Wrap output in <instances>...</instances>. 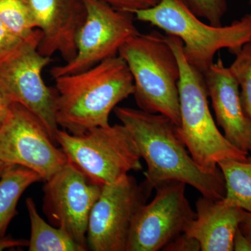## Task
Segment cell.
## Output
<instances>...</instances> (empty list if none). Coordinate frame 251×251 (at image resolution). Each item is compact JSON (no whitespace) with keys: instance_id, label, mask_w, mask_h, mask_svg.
Segmentation results:
<instances>
[{"instance_id":"cell-1","label":"cell","mask_w":251,"mask_h":251,"mask_svg":"<svg viewBox=\"0 0 251 251\" xmlns=\"http://www.w3.org/2000/svg\"><path fill=\"white\" fill-rule=\"evenodd\" d=\"M114 112L146 162L143 184L149 191L165 181H178L196 188L204 197L224 199L226 184L221 170L210 173L198 166L171 119L128 107H116Z\"/></svg>"},{"instance_id":"cell-2","label":"cell","mask_w":251,"mask_h":251,"mask_svg":"<svg viewBox=\"0 0 251 251\" xmlns=\"http://www.w3.org/2000/svg\"><path fill=\"white\" fill-rule=\"evenodd\" d=\"M54 80L56 121L73 135L110 125L109 115L117 104L134 93L133 77L119 54Z\"/></svg>"},{"instance_id":"cell-3","label":"cell","mask_w":251,"mask_h":251,"mask_svg":"<svg viewBox=\"0 0 251 251\" xmlns=\"http://www.w3.org/2000/svg\"><path fill=\"white\" fill-rule=\"evenodd\" d=\"M166 40L179 62L180 125L178 133L198 166L206 172L219 171L226 159L244 160L249 153L232 145L218 128L208 101L204 75L185 58L183 43L175 36Z\"/></svg>"},{"instance_id":"cell-4","label":"cell","mask_w":251,"mask_h":251,"mask_svg":"<svg viewBox=\"0 0 251 251\" xmlns=\"http://www.w3.org/2000/svg\"><path fill=\"white\" fill-rule=\"evenodd\" d=\"M133 15L138 21L150 23L166 35L179 38L185 58L202 74L214 63L220 50L227 49L235 54L251 41V14L229 25L215 26L201 21L186 0H160L152 7Z\"/></svg>"},{"instance_id":"cell-5","label":"cell","mask_w":251,"mask_h":251,"mask_svg":"<svg viewBox=\"0 0 251 251\" xmlns=\"http://www.w3.org/2000/svg\"><path fill=\"white\" fill-rule=\"evenodd\" d=\"M134 82L135 102L140 110L161 114L180 125V67L166 36L153 30L137 34L119 51Z\"/></svg>"},{"instance_id":"cell-6","label":"cell","mask_w":251,"mask_h":251,"mask_svg":"<svg viewBox=\"0 0 251 251\" xmlns=\"http://www.w3.org/2000/svg\"><path fill=\"white\" fill-rule=\"evenodd\" d=\"M55 140L68 162L93 184H112L143 170L136 145L123 125L95 127L81 135L58 129Z\"/></svg>"},{"instance_id":"cell-7","label":"cell","mask_w":251,"mask_h":251,"mask_svg":"<svg viewBox=\"0 0 251 251\" xmlns=\"http://www.w3.org/2000/svg\"><path fill=\"white\" fill-rule=\"evenodd\" d=\"M42 32L32 34L0 54V94L11 103L21 104L42 122L56 143V91L46 85L44 69L52 62L39 52Z\"/></svg>"},{"instance_id":"cell-8","label":"cell","mask_w":251,"mask_h":251,"mask_svg":"<svg viewBox=\"0 0 251 251\" xmlns=\"http://www.w3.org/2000/svg\"><path fill=\"white\" fill-rule=\"evenodd\" d=\"M85 19L77 33L76 55L51 69L53 78L87 70L118 55L122 46L139 34L134 15L120 11L101 0H82Z\"/></svg>"},{"instance_id":"cell-9","label":"cell","mask_w":251,"mask_h":251,"mask_svg":"<svg viewBox=\"0 0 251 251\" xmlns=\"http://www.w3.org/2000/svg\"><path fill=\"white\" fill-rule=\"evenodd\" d=\"M0 160L35 172L43 181L68 163L65 153L55 146L41 120L17 103H11L0 126Z\"/></svg>"},{"instance_id":"cell-10","label":"cell","mask_w":251,"mask_h":251,"mask_svg":"<svg viewBox=\"0 0 251 251\" xmlns=\"http://www.w3.org/2000/svg\"><path fill=\"white\" fill-rule=\"evenodd\" d=\"M151 191L130 175L102 186L89 219L88 250L126 251L137 212L146 204Z\"/></svg>"},{"instance_id":"cell-11","label":"cell","mask_w":251,"mask_h":251,"mask_svg":"<svg viewBox=\"0 0 251 251\" xmlns=\"http://www.w3.org/2000/svg\"><path fill=\"white\" fill-rule=\"evenodd\" d=\"M186 184L168 181L158 185L152 201L137 212L126 251H158L180 234L196 218L186 196Z\"/></svg>"},{"instance_id":"cell-12","label":"cell","mask_w":251,"mask_h":251,"mask_svg":"<svg viewBox=\"0 0 251 251\" xmlns=\"http://www.w3.org/2000/svg\"><path fill=\"white\" fill-rule=\"evenodd\" d=\"M44 182L43 211L49 222L88 251L89 219L102 186L90 182L69 162Z\"/></svg>"},{"instance_id":"cell-13","label":"cell","mask_w":251,"mask_h":251,"mask_svg":"<svg viewBox=\"0 0 251 251\" xmlns=\"http://www.w3.org/2000/svg\"><path fill=\"white\" fill-rule=\"evenodd\" d=\"M36 29L42 32L39 50L51 57L59 53L65 63L76 55V37L85 19L82 0H28Z\"/></svg>"},{"instance_id":"cell-14","label":"cell","mask_w":251,"mask_h":251,"mask_svg":"<svg viewBox=\"0 0 251 251\" xmlns=\"http://www.w3.org/2000/svg\"><path fill=\"white\" fill-rule=\"evenodd\" d=\"M203 75L216 124L224 130L225 137L236 148L250 152L251 122L243 108L237 81L221 57Z\"/></svg>"},{"instance_id":"cell-15","label":"cell","mask_w":251,"mask_h":251,"mask_svg":"<svg viewBox=\"0 0 251 251\" xmlns=\"http://www.w3.org/2000/svg\"><path fill=\"white\" fill-rule=\"evenodd\" d=\"M196 218L184 233L199 242L202 251H232L233 240L244 210L229 205L224 199L202 196L196 204Z\"/></svg>"},{"instance_id":"cell-16","label":"cell","mask_w":251,"mask_h":251,"mask_svg":"<svg viewBox=\"0 0 251 251\" xmlns=\"http://www.w3.org/2000/svg\"><path fill=\"white\" fill-rule=\"evenodd\" d=\"M43 181L40 175L27 168L10 166L0 178V236L6 235L10 223L17 215L20 198L34 183Z\"/></svg>"},{"instance_id":"cell-17","label":"cell","mask_w":251,"mask_h":251,"mask_svg":"<svg viewBox=\"0 0 251 251\" xmlns=\"http://www.w3.org/2000/svg\"><path fill=\"white\" fill-rule=\"evenodd\" d=\"M31 234L28 244L29 251H85L67 232L48 224L38 212L31 198L26 200Z\"/></svg>"},{"instance_id":"cell-18","label":"cell","mask_w":251,"mask_h":251,"mask_svg":"<svg viewBox=\"0 0 251 251\" xmlns=\"http://www.w3.org/2000/svg\"><path fill=\"white\" fill-rule=\"evenodd\" d=\"M218 166L226 184L225 202L251 214V156L244 160H223Z\"/></svg>"},{"instance_id":"cell-19","label":"cell","mask_w":251,"mask_h":251,"mask_svg":"<svg viewBox=\"0 0 251 251\" xmlns=\"http://www.w3.org/2000/svg\"><path fill=\"white\" fill-rule=\"evenodd\" d=\"M0 20L21 39L28 37L36 29L28 0H0Z\"/></svg>"},{"instance_id":"cell-20","label":"cell","mask_w":251,"mask_h":251,"mask_svg":"<svg viewBox=\"0 0 251 251\" xmlns=\"http://www.w3.org/2000/svg\"><path fill=\"white\" fill-rule=\"evenodd\" d=\"M234 55L236 58L229 69L241 88L243 108L251 122V41L244 44Z\"/></svg>"},{"instance_id":"cell-21","label":"cell","mask_w":251,"mask_h":251,"mask_svg":"<svg viewBox=\"0 0 251 251\" xmlns=\"http://www.w3.org/2000/svg\"><path fill=\"white\" fill-rule=\"evenodd\" d=\"M188 7L198 18L209 24L222 25V19L227 9V0H186Z\"/></svg>"},{"instance_id":"cell-22","label":"cell","mask_w":251,"mask_h":251,"mask_svg":"<svg viewBox=\"0 0 251 251\" xmlns=\"http://www.w3.org/2000/svg\"><path fill=\"white\" fill-rule=\"evenodd\" d=\"M115 9L134 14L135 11L152 7L158 0H101Z\"/></svg>"},{"instance_id":"cell-23","label":"cell","mask_w":251,"mask_h":251,"mask_svg":"<svg viewBox=\"0 0 251 251\" xmlns=\"http://www.w3.org/2000/svg\"><path fill=\"white\" fill-rule=\"evenodd\" d=\"M163 251H201L199 242L186 233L180 234L167 244Z\"/></svg>"},{"instance_id":"cell-24","label":"cell","mask_w":251,"mask_h":251,"mask_svg":"<svg viewBox=\"0 0 251 251\" xmlns=\"http://www.w3.org/2000/svg\"><path fill=\"white\" fill-rule=\"evenodd\" d=\"M22 39L13 34L0 20V54L17 44Z\"/></svg>"},{"instance_id":"cell-25","label":"cell","mask_w":251,"mask_h":251,"mask_svg":"<svg viewBox=\"0 0 251 251\" xmlns=\"http://www.w3.org/2000/svg\"><path fill=\"white\" fill-rule=\"evenodd\" d=\"M233 251H251V236L237 229L233 240Z\"/></svg>"},{"instance_id":"cell-26","label":"cell","mask_w":251,"mask_h":251,"mask_svg":"<svg viewBox=\"0 0 251 251\" xmlns=\"http://www.w3.org/2000/svg\"><path fill=\"white\" fill-rule=\"evenodd\" d=\"M29 240L14 239L10 237L0 236V251L18 247H28Z\"/></svg>"},{"instance_id":"cell-27","label":"cell","mask_w":251,"mask_h":251,"mask_svg":"<svg viewBox=\"0 0 251 251\" xmlns=\"http://www.w3.org/2000/svg\"><path fill=\"white\" fill-rule=\"evenodd\" d=\"M11 104V102L0 94V126L2 125L3 122L6 120L9 114Z\"/></svg>"},{"instance_id":"cell-28","label":"cell","mask_w":251,"mask_h":251,"mask_svg":"<svg viewBox=\"0 0 251 251\" xmlns=\"http://www.w3.org/2000/svg\"><path fill=\"white\" fill-rule=\"evenodd\" d=\"M241 229L243 232H245L249 235L251 236V213L244 211V218L240 226Z\"/></svg>"},{"instance_id":"cell-29","label":"cell","mask_w":251,"mask_h":251,"mask_svg":"<svg viewBox=\"0 0 251 251\" xmlns=\"http://www.w3.org/2000/svg\"><path fill=\"white\" fill-rule=\"evenodd\" d=\"M10 166H12V165L6 164L4 161L0 160V178H1V176L4 174L5 171L7 169L8 167Z\"/></svg>"},{"instance_id":"cell-30","label":"cell","mask_w":251,"mask_h":251,"mask_svg":"<svg viewBox=\"0 0 251 251\" xmlns=\"http://www.w3.org/2000/svg\"><path fill=\"white\" fill-rule=\"evenodd\" d=\"M250 4H251V0H250Z\"/></svg>"},{"instance_id":"cell-31","label":"cell","mask_w":251,"mask_h":251,"mask_svg":"<svg viewBox=\"0 0 251 251\" xmlns=\"http://www.w3.org/2000/svg\"><path fill=\"white\" fill-rule=\"evenodd\" d=\"M250 152H251V151H250Z\"/></svg>"},{"instance_id":"cell-32","label":"cell","mask_w":251,"mask_h":251,"mask_svg":"<svg viewBox=\"0 0 251 251\" xmlns=\"http://www.w3.org/2000/svg\"><path fill=\"white\" fill-rule=\"evenodd\" d=\"M158 1H160V0H158Z\"/></svg>"}]
</instances>
